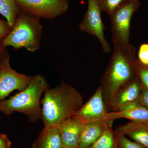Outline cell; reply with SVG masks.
Instances as JSON below:
<instances>
[{"label": "cell", "instance_id": "6da1fadb", "mask_svg": "<svg viewBox=\"0 0 148 148\" xmlns=\"http://www.w3.org/2000/svg\"><path fill=\"white\" fill-rule=\"evenodd\" d=\"M83 99L71 85L62 82L47 88L40 101L44 127H59L75 115L83 105Z\"/></svg>", "mask_w": 148, "mask_h": 148}, {"label": "cell", "instance_id": "7a4b0ae2", "mask_svg": "<svg viewBox=\"0 0 148 148\" xmlns=\"http://www.w3.org/2000/svg\"><path fill=\"white\" fill-rule=\"evenodd\" d=\"M136 50L130 44L124 48L114 45L113 53L102 80L104 101L109 102L121 88L136 77Z\"/></svg>", "mask_w": 148, "mask_h": 148}, {"label": "cell", "instance_id": "3957f363", "mask_svg": "<svg viewBox=\"0 0 148 148\" xmlns=\"http://www.w3.org/2000/svg\"><path fill=\"white\" fill-rule=\"evenodd\" d=\"M49 88L45 77L40 74L33 76L25 89L9 99L0 101V112L7 115L21 113L27 116L29 123L36 122L41 119V96Z\"/></svg>", "mask_w": 148, "mask_h": 148}, {"label": "cell", "instance_id": "277c9868", "mask_svg": "<svg viewBox=\"0 0 148 148\" xmlns=\"http://www.w3.org/2000/svg\"><path fill=\"white\" fill-rule=\"evenodd\" d=\"M40 19L21 11L13 28L3 40V45L11 47L16 50L23 48L31 52L38 50L43 31Z\"/></svg>", "mask_w": 148, "mask_h": 148}, {"label": "cell", "instance_id": "5b68a950", "mask_svg": "<svg viewBox=\"0 0 148 148\" xmlns=\"http://www.w3.org/2000/svg\"><path fill=\"white\" fill-rule=\"evenodd\" d=\"M140 5L138 0H127L110 15L112 40L114 45L124 48L130 45L131 19Z\"/></svg>", "mask_w": 148, "mask_h": 148}, {"label": "cell", "instance_id": "8992f818", "mask_svg": "<svg viewBox=\"0 0 148 148\" xmlns=\"http://www.w3.org/2000/svg\"><path fill=\"white\" fill-rule=\"evenodd\" d=\"M21 11L45 19L65 14L69 8L68 0H15Z\"/></svg>", "mask_w": 148, "mask_h": 148}, {"label": "cell", "instance_id": "52a82bcc", "mask_svg": "<svg viewBox=\"0 0 148 148\" xmlns=\"http://www.w3.org/2000/svg\"><path fill=\"white\" fill-rule=\"evenodd\" d=\"M87 10L78 27L82 32L95 36L101 43L105 53L110 51V46L105 38L104 31L106 29L101 17V11L97 0H87Z\"/></svg>", "mask_w": 148, "mask_h": 148}, {"label": "cell", "instance_id": "ba28073f", "mask_svg": "<svg viewBox=\"0 0 148 148\" xmlns=\"http://www.w3.org/2000/svg\"><path fill=\"white\" fill-rule=\"evenodd\" d=\"M32 78L14 70L11 67L10 58L6 59L0 66V101L5 100L14 90H24Z\"/></svg>", "mask_w": 148, "mask_h": 148}, {"label": "cell", "instance_id": "9c48e42d", "mask_svg": "<svg viewBox=\"0 0 148 148\" xmlns=\"http://www.w3.org/2000/svg\"><path fill=\"white\" fill-rule=\"evenodd\" d=\"M102 88L100 86L75 116L85 123H103L114 121L109 119L105 104Z\"/></svg>", "mask_w": 148, "mask_h": 148}, {"label": "cell", "instance_id": "30bf717a", "mask_svg": "<svg viewBox=\"0 0 148 148\" xmlns=\"http://www.w3.org/2000/svg\"><path fill=\"white\" fill-rule=\"evenodd\" d=\"M143 85L136 77L135 79L123 87L107 103L112 112H117L131 103L138 102Z\"/></svg>", "mask_w": 148, "mask_h": 148}, {"label": "cell", "instance_id": "8fae6325", "mask_svg": "<svg viewBox=\"0 0 148 148\" xmlns=\"http://www.w3.org/2000/svg\"><path fill=\"white\" fill-rule=\"evenodd\" d=\"M85 124L74 116L58 127L64 148H79L80 136Z\"/></svg>", "mask_w": 148, "mask_h": 148}, {"label": "cell", "instance_id": "7c38bea8", "mask_svg": "<svg viewBox=\"0 0 148 148\" xmlns=\"http://www.w3.org/2000/svg\"><path fill=\"white\" fill-rule=\"evenodd\" d=\"M114 132L127 136L148 148V123L131 121L118 126Z\"/></svg>", "mask_w": 148, "mask_h": 148}, {"label": "cell", "instance_id": "4fadbf2b", "mask_svg": "<svg viewBox=\"0 0 148 148\" xmlns=\"http://www.w3.org/2000/svg\"><path fill=\"white\" fill-rule=\"evenodd\" d=\"M108 116L113 121L125 118L131 121L148 123V110L138 102H135L120 110L108 112Z\"/></svg>", "mask_w": 148, "mask_h": 148}, {"label": "cell", "instance_id": "5bb4252c", "mask_svg": "<svg viewBox=\"0 0 148 148\" xmlns=\"http://www.w3.org/2000/svg\"><path fill=\"white\" fill-rule=\"evenodd\" d=\"M113 122L85 124L80 136L79 148H89L99 138L106 127L112 126Z\"/></svg>", "mask_w": 148, "mask_h": 148}, {"label": "cell", "instance_id": "9a60e30c", "mask_svg": "<svg viewBox=\"0 0 148 148\" xmlns=\"http://www.w3.org/2000/svg\"><path fill=\"white\" fill-rule=\"evenodd\" d=\"M32 148H64L58 127H44Z\"/></svg>", "mask_w": 148, "mask_h": 148}, {"label": "cell", "instance_id": "2e32d148", "mask_svg": "<svg viewBox=\"0 0 148 148\" xmlns=\"http://www.w3.org/2000/svg\"><path fill=\"white\" fill-rule=\"evenodd\" d=\"M21 11L15 0H0V13L5 17L11 29L14 26L16 18Z\"/></svg>", "mask_w": 148, "mask_h": 148}, {"label": "cell", "instance_id": "e0dca14e", "mask_svg": "<svg viewBox=\"0 0 148 148\" xmlns=\"http://www.w3.org/2000/svg\"><path fill=\"white\" fill-rule=\"evenodd\" d=\"M89 148H116V140L112 126L106 127Z\"/></svg>", "mask_w": 148, "mask_h": 148}, {"label": "cell", "instance_id": "ac0fdd59", "mask_svg": "<svg viewBox=\"0 0 148 148\" xmlns=\"http://www.w3.org/2000/svg\"><path fill=\"white\" fill-rule=\"evenodd\" d=\"M127 0H97L101 12L111 15Z\"/></svg>", "mask_w": 148, "mask_h": 148}, {"label": "cell", "instance_id": "d6986e66", "mask_svg": "<svg viewBox=\"0 0 148 148\" xmlns=\"http://www.w3.org/2000/svg\"><path fill=\"white\" fill-rule=\"evenodd\" d=\"M114 134L116 148H147L139 143L130 140L124 135L115 132Z\"/></svg>", "mask_w": 148, "mask_h": 148}, {"label": "cell", "instance_id": "ffe728a7", "mask_svg": "<svg viewBox=\"0 0 148 148\" xmlns=\"http://www.w3.org/2000/svg\"><path fill=\"white\" fill-rule=\"evenodd\" d=\"M136 77L140 80L143 86L148 90V66L140 64L138 59L135 64Z\"/></svg>", "mask_w": 148, "mask_h": 148}, {"label": "cell", "instance_id": "44dd1931", "mask_svg": "<svg viewBox=\"0 0 148 148\" xmlns=\"http://www.w3.org/2000/svg\"><path fill=\"white\" fill-rule=\"evenodd\" d=\"M138 61L144 66H148V44L143 43L140 45L138 54Z\"/></svg>", "mask_w": 148, "mask_h": 148}, {"label": "cell", "instance_id": "7402d4cb", "mask_svg": "<svg viewBox=\"0 0 148 148\" xmlns=\"http://www.w3.org/2000/svg\"><path fill=\"white\" fill-rule=\"evenodd\" d=\"M11 30L7 21L6 22L0 18V41H2L10 32Z\"/></svg>", "mask_w": 148, "mask_h": 148}, {"label": "cell", "instance_id": "603a6c76", "mask_svg": "<svg viewBox=\"0 0 148 148\" xmlns=\"http://www.w3.org/2000/svg\"><path fill=\"white\" fill-rule=\"evenodd\" d=\"M138 103L148 110V90L143 86Z\"/></svg>", "mask_w": 148, "mask_h": 148}, {"label": "cell", "instance_id": "cb8c5ba5", "mask_svg": "<svg viewBox=\"0 0 148 148\" xmlns=\"http://www.w3.org/2000/svg\"><path fill=\"white\" fill-rule=\"evenodd\" d=\"M2 41H0V66L6 59L10 58L9 55L6 49V47L2 44Z\"/></svg>", "mask_w": 148, "mask_h": 148}, {"label": "cell", "instance_id": "d4e9b609", "mask_svg": "<svg viewBox=\"0 0 148 148\" xmlns=\"http://www.w3.org/2000/svg\"><path fill=\"white\" fill-rule=\"evenodd\" d=\"M11 143L5 134H0V148H10Z\"/></svg>", "mask_w": 148, "mask_h": 148}]
</instances>
